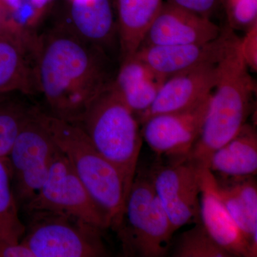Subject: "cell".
Segmentation results:
<instances>
[{
	"label": "cell",
	"mask_w": 257,
	"mask_h": 257,
	"mask_svg": "<svg viewBox=\"0 0 257 257\" xmlns=\"http://www.w3.org/2000/svg\"><path fill=\"white\" fill-rule=\"evenodd\" d=\"M216 190L231 219L244 235L249 244L250 257L257 256V239L253 237L242 199L232 181L227 177L214 175Z\"/></svg>",
	"instance_id": "23"
},
{
	"label": "cell",
	"mask_w": 257,
	"mask_h": 257,
	"mask_svg": "<svg viewBox=\"0 0 257 257\" xmlns=\"http://www.w3.org/2000/svg\"><path fill=\"white\" fill-rule=\"evenodd\" d=\"M221 31L210 19L164 2L141 46L206 43L219 37Z\"/></svg>",
	"instance_id": "13"
},
{
	"label": "cell",
	"mask_w": 257,
	"mask_h": 257,
	"mask_svg": "<svg viewBox=\"0 0 257 257\" xmlns=\"http://www.w3.org/2000/svg\"><path fill=\"white\" fill-rule=\"evenodd\" d=\"M30 221L20 243L33 257L109 256L102 229L85 221L46 211L28 214Z\"/></svg>",
	"instance_id": "6"
},
{
	"label": "cell",
	"mask_w": 257,
	"mask_h": 257,
	"mask_svg": "<svg viewBox=\"0 0 257 257\" xmlns=\"http://www.w3.org/2000/svg\"><path fill=\"white\" fill-rule=\"evenodd\" d=\"M217 78V64H208L166 79L152 105L137 116L139 123L154 115L187 110L210 95Z\"/></svg>",
	"instance_id": "12"
},
{
	"label": "cell",
	"mask_w": 257,
	"mask_h": 257,
	"mask_svg": "<svg viewBox=\"0 0 257 257\" xmlns=\"http://www.w3.org/2000/svg\"><path fill=\"white\" fill-rule=\"evenodd\" d=\"M234 30L229 27L219 37L202 44L143 45L135 55L165 79L208 64H217L224 55Z\"/></svg>",
	"instance_id": "11"
},
{
	"label": "cell",
	"mask_w": 257,
	"mask_h": 257,
	"mask_svg": "<svg viewBox=\"0 0 257 257\" xmlns=\"http://www.w3.org/2000/svg\"><path fill=\"white\" fill-rule=\"evenodd\" d=\"M208 169L221 177L256 175L257 133L253 125L246 123L229 142L213 152Z\"/></svg>",
	"instance_id": "17"
},
{
	"label": "cell",
	"mask_w": 257,
	"mask_h": 257,
	"mask_svg": "<svg viewBox=\"0 0 257 257\" xmlns=\"http://www.w3.org/2000/svg\"><path fill=\"white\" fill-rule=\"evenodd\" d=\"M36 107L22 128L8 158L11 167L13 191L23 207L46 180L60 149L40 118Z\"/></svg>",
	"instance_id": "8"
},
{
	"label": "cell",
	"mask_w": 257,
	"mask_h": 257,
	"mask_svg": "<svg viewBox=\"0 0 257 257\" xmlns=\"http://www.w3.org/2000/svg\"><path fill=\"white\" fill-rule=\"evenodd\" d=\"M163 3V0H116L121 62L138 52Z\"/></svg>",
	"instance_id": "18"
},
{
	"label": "cell",
	"mask_w": 257,
	"mask_h": 257,
	"mask_svg": "<svg viewBox=\"0 0 257 257\" xmlns=\"http://www.w3.org/2000/svg\"><path fill=\"white\" fill-rule=\"evenodd\" d=\"M35 89L49 114L77 124L93 99L114 80L104 51L57 24L34 42Z\"/></svg>",
	"instance_id": "1"
},
{
	"label": "cell",
	"mask_w": 257,
	"mask_h": 257,
	"mask_svg": "<svg viewBox=\"0 0 257 257\" xmlns=\"http://www.w3.org/2000/svg\"><path fill=\"white\" fill-rule=\"evenodd\" d=\"M23 208L27 214L46 211L72 216L102 230L111 226L109 216L93 199L60 150L46 180Z\"/></svg>",
	"instance_id": "7"
},
{
	"label": "cell",
	"mask_w": 257,
	"mask_h": 257,
	"mask_svg": "<svg viewBox=\"0 0 257 257\" xmlns=\"http://www.w3.org/2000/svg\"><path fill=\"white\" fill-rule=\"evenodd\" d=\"M239 49L248 68L257 70V25L246 32L243 38H239Z\"/></svg>",
	"instance_id": "27"
},
{
	"label": "cell",
	"mask_w": 257,
	"mask_h": 257,
	"mask_svg": "<svg viewBox=\"0 0 257 257\" xmlns=\"http://www.w3.org/2000/svg\"><path fill=\"white\" fill-rule=\"evenodd\" d=\"M11 167L8 157L0 158V242L20 243L26 226L19 216V205L13 187Z\"/></svg>",
	"instance_id": "20"
},
{
	"label": "cell",
	"mask_w": 257,
	"mask_h": 257,
	"mask_svg": "<svg viewBox=\"0 0 257 257\" xmlns=\"http://www.w3.org/2000/svg\"><path fill=\"white\" fill-rule=\"evenodd\" d=\"M232 181L242 199L253 237L257 239V184L253 176L227 177Z\"/></svg>",
	"instance_id": "25"
},
{
	"label": "cell",
	"mask_w": 257,
	"mask_h": 257,
	"mask_svg": "<svg viewBox=\"0 0 257 257\" xmlns=\"http://www.w3.org/2000/svg\"><path fill=\"white\" fill-rule=\"evenodd\" d=\"M0 257H33V255L22 243L8 244L0 242Z\"/></svg>",
	"instance_id": "28"
},
{
	"label": "cell",
	"mask_w": 257,
	"mask_h": 257,
	"mask_svg": "<svg viewBox=\"0 0 257 257\" xmlns=\"http://www.w3.org/2000/svg\"><path fill=\"white\" fill-rule=\"evenodd\" d=\"M40 119L93 199L109 216L111 229L122 216L126 191L119 170L101 155L77 124L40 109Z\"/></svg>",
	"instance_id": "3"
},
{
	"label": "cell",
	"mask_w": 257,
	"mask_h": 257,
	"mask_svg": "<svg viewBox=\"0 0 257 257\" xmlns=\"http://www.w3.org/2000/svg\"><path fill=\"white\" fill-rule=\"evenodd\" d=\"M256 92L254 81L234 34L217 63V78L211 94L200 135L187 157L207 167L213 152L234 138L247 119Z\"/></svg>",
	"instance_id": "2"
},
{
	"label": "cell",
	"mask_w": 257,
	"mask_h": 257,
	"mask_svg": "<svg viewBox=\"0 0 257 257\" xmlns=\"http://www.w3.org/2000/svg\"><path fill=\"white\" fill-rule=\"evenodd\" d=\"M114 231L124 256L168 254L175 231L154 189L150 171L137 168L121 221Z\"/></svg>",
	"instance_id": "5"
},
{
	"label": "cell",
	"mask_w": 257,
	"mask_h": 257,
	"mask_svg": "<svg viewBox=\"0 0 257 257\" xmlns=\"http://www.w3.org/2000/svg\"><path fill=\"white\" fill-rule=\"evenodd\" d=\"M229 27L247 32L257 25V0H222Z\"/></svg>",
	"instance_id": "24"
},
{
	"label": "cell",
	"mask_w": 257,
	"mask_h": 257,
	"mask_svg": "<svg viewBox=\"0 0 257 257\" xmlns=\"http://www.w3.org/2000/svg\"><path fill=\"white\" fill-rule=\"evenodd\" d=\"M199 202L201 222L216 243L231 257H250L247 240L221 202L214 176L207 167L202 170Z\"/></svg>",
	"instance_id": "14"
},
{
	"label": "cell",
	"mask_w": 257,
	"mask_h": 257,
	"mask_svg": "<svg viewBox=\"0 0 257 257\" xmlns=\"http://www.w3.org/2000/svg\"><path fill=\"white\" fill-rule=\"evenodd\" d=\"M11 94H0V158L8 157L19 134L36 109Z\"/></svg>",
	"instance_id": "21"
},
{
	"label": "cell",
	"mask_w": 257,
	"mask_h": 257,
	"mask_svg": "<svg viewBox=\"0 0 257 257\" xmlns=\"http://www.w3.org/2000/svg\"><path fill=\"white\" fill-rule=\"evenodd\" d=\"M166 2L209 19L222 5V0H166Z\"/></svg>",
	"instance_id": "26"
},
{
	"label": "cell",
	"mask_w": 257,
	"mask_h": 257,
	"mask_svg": "<svg viewBox=\"0 0 257 257\" xmlns=\"http://www.w3.org/2000/svg\"><path fill=\"white\" fill-rule=\"evenodd\" d=\"M0 4H1L2 5H3V4H2V3H1V1H0Z\"/></svg>",
	"instance_id": "30"
},
{
	"label": "cell",
	"mask_w": 257,
	"mask_h": 257,
	"mask_svg": "<svg viewBox=\"0 0 257 257\" xmlns=\"http://www.w3.org/2000/svg\"><path fill=\"white\" fill-rule=\"evenodd\" d=\"M8 32H19L23 33L21 28L8 18V13L4 7L0 4V34Z\"/></svg>",
	"instance_id": "29"
},
{
	"label": "cell",
	"mask_w": 257,
	"mask_h": 257,
	"mask_svg": "<svg viewBox=\"0 0 257 257\" xmlns=\"http://www.w3.org/2000/svg\"><path fill=\"white\" fill-rule=\"evenodd\" d=\"M189 157L157 161L150 171L154 189L175 232L199 220L202 170Z\"/></svg>",
	"instance_id": "9"
},
{
	"label": "cell",
	"mask_w": 257,
	"mask_h": 257,
	"mask_svg": "<svg viewBox=\"0 0 257 257\" xmlns=\"http://www.w3.org/2000/svg\"><path fill=\"white\" fill-rule=\"evenodd\" d=\"M165 80L133 56L121 61L112 86L137 117L152 105Z\"/></svg>",
	"instance_id": "15"
},
{
	"label": "cell",
	"mask_w": 257,
	"mask_h": 257,
	"mask_svg": "<svg viewBox=\"0 0 257 257\" xmlns=\"http://www.w3.org/2000/svg\"><path fill=\"white\" fill-rule=\"evenodd\" d=\"M69 26L84 40L104 51L117 35L110 0H69Z\"/></svg>",
	"instance_id": "16"
},
{
	"label": "cell",
	"mask_w": 257,
	"mask_h": 257,
	"mask_svg": "<svg viewBox=\"0 0 257 257\" xmlns=\"http://www.w3.org/2000/svg\"><path fill=\"white\" fill-rule=\"evenodd\" d=\"M77 125L119 170L128 194L138 167L143 137L136 116L112 82L93 99Z\"/></svg>",
	"instance_id": "4"
},
{
	"label": "cell",
	"mask_w": 257,
	"mask_h": 257,
	"mask_svg": "<svg viewBox=\"0 0 257 257\" xmlns=\"http://www.w3.org/2000/svg\"><path fill=\"white\" fill-rule=\"evenodd\" d=\"M210 97L187 110L150 116L140 124L143 140L159 156H187L200 135Z\"/></svg>",
	"instance_id": "10"
},
{
	"label": "cell",
	"mask_w": 257,
	"mask_h": 257,
	"mask_svg": "<svg viewBox=\"0 0 257 257\" xmlns=\"http://www.w3.org/2000/svg\"><path fill=\"white\" fill-rule=\"evenodd\" d=\"M194 224L172 244V256L231 257L208 234L200 219Z\"/></svg>",
	"instance_id": "22"
},
{
	"label": "cell",
	"mask_w": 257,
	"mask_h": 257,
	"mask_svg": "<svg viewBox=\"0 0 257 257\" xmlns=\"http://www.w3.org/2000/svg\"><path fill=\"white\" fill-rule=\"evenodd\" d=\"M24 33L0 34V94L35 92L33 70L26 60Z\"/></svg>",
	"instance_id": "19"
}]
</instances>
